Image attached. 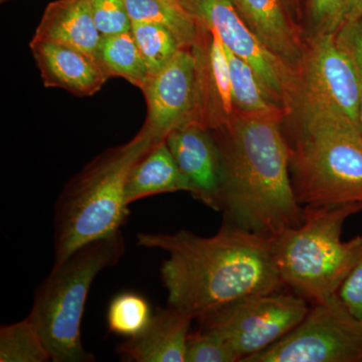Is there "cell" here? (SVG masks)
<instances>
[{
	"label": "cell",
	"mask_w": 362,
	"mask_h": 362,
	"mask_svg": "<svg viewBox=\"0 0 362 362\" xmlns=\"http://www.w3.org/2000/svg\"><path fill=\"white\" fill-rule=\"evenodd\" d=\"M138 246L168 252L160 269L168 305L194 319L257 295L282 291L273 238L223 226L211 237L189 230L137 235Z\"/></svg>",
	"instance_id": "1"
},
{
	"label": "cell",
	"mask_w": 362,
	"mask_h": 362,
	"mask_svg": "<svg viewBox=\"0 0 362 362\" xmlns=\"http://www.w3.org/2000/svg\"><path fill=\"white\" fill-rule=\"evenodd\" d=\"M338 44L344 47L356 64L359 82V131L362 134V14L356 20L345 21L337 33Z\"/></svg>",
	"instance_id": "28"
},
{
	"label": "cell",
	"mask_w": 362,
	"mask_h": 362,
	"mask_svg": "<svg viewBox=\"0 0 362 362\" xmlns=\"http://www.w3.org/2000/svg\"><path fill=\"white\" fill-rule=\"evenodd\" d=\"M226 49L230 69L233 107L252 115L285 117L289 113L284 100L264 83L244 59Z\"/></svg>",
	"instance_id": "19"
},
{
	"label": "cell",
	"mask_w": 362,
	"mask_h": 362,
	"mask_svg": "<svg viewBox=\"0 0 362 362\" xmlns=\"http://www.w3.org/2000/svg\"><path fill=\"white\" fill-rule=\"evenodd\" d=\"M51 354L37 326L26 317L0 329V361L47 362Z\"/></svg>",
	"instance_id": "22"
},
{
	"label": "cell",
	"mask_w": 362,
	"mask_h": 362,
	"mask_svg": "<svg viewBox=\"0 0 362 362\" xmlns=\"http://www.w3.org/2000/svg\"><path fill=\"white\" fill-rule=\"evenodd\" d=\"M187 9L220 37L226 49L246 61L289 109L296 90L294 70L252 33L232 0H187Z\"/></svg>",
	"instance_id": "10"
},
{
	"label": "cell",
	"mask_w": 362,
	"mask_h": 362,
	"mask_svg": "<svg viewBox=\"0 0 362 362\" xmlns=\"http://www.w3.org/2000/svg\"><path fill=\"white\" fill-rule=\"evenodd\" d=\"M252 33L295 71L305 47L303 28L284 0H232Z\"/></svg>",
	"instance_id": "15"
},
{
	"label": "cell",
	"mask_w": 362,
	"mask_h": 362,
	"mask_svg": "<svg viewBox=\"0 0 362 362\" xmlns=\"http://www.w3.org/2000/svg\"><path fill=\"white\" fill-rule=\"evenodd\" d=\"M2 2L7 1V0H1Z\"/></svg>",
	"instance_id": "33"
},
{
	"label": "cell",
	"mask_w": 362,
	"mask_h": 362,
	"mask_svg": "<svg viewBox=\"0 0 362 362\" xmlns=\"http://www.w3.org/2000/svg\"><path fill=\"white\" fill-rule=\"evenodd\" d=\"M362 14V0H349L346 21L356 20Z\"/></svg>",
	"instance_id": "30"
},
{
	"label": "cell",
	"mask_w": 362,
	"mask_h": 362,
	"mask_svg": "<svg viewBox=\"0 0 362 362\" xmlns=\"http://www.w3.org/2000/svg\"><path fill=\"white\" fill-rule=\"evenodd\" d=\"M188 190L187 177L181 173L164 140L154 145L131 170L125 199L130 206L132 202L152 195Z\"/></svg>",
	"instance_id": "18"
},
{
	"label": "cell",
	"mask_w": 362,
	"mask_h": 362,
	"mask_svg": "<svg viewBox=\"0 0 362 362\" xmlns=\"http://www.w3.org/2000/svg\"><path fill=\"white\" fill-rule=\"evenodd\" d=\"M285 4L289 7L294 18H296L298 23L301 25V16H302V4L303 0H284Z\"/></svg>",
	"instance_id": "31"
},
{
	"label": "cell",
	"mask_w": 362,
	"mask_h": 362,
	"mask_svg": "<svg viewBox=\"0 0 362 362\" xmlns=\"http://www.w3.org/2000/svg\"><path fill=\"white\" fill-rule=\"evenodd\" d=\"M132 23L163 26L175 35L182 47L197 44L202 25L189 11L168 0H124Z\"/></svg>",
	"instance_id": "21"
},
{
	"label": "cell",
	"mask_w": 362,
	"mask_h": 362,
	"mask_svg": "<svg viewBox=\"0 0 362 362\" xmlns=\"http://www.w3.org/2000/svg\"><path fill=\"white\" fill-rule=\"evenodd\" d=\"M301 206L362 204V134L337 110L294 104L282 124Z\"/></svg>",
	"instance_id": "3"
},
{
	"label": "cell",
	"mask_w": 362,
	"mask_h": 362,
	"mask_svg": "<svg viewBox=\"0 0 362 362\" xmlns=\"http://www.w3.org/2000/svg\"><path fill=\"white\" fill-rule=\"evenodd\" d=\"M151 318V309L147 300L133 292L117 295L109 305L107 313L110 332L127 338L142 332Z\"/></svg>",
	"instance_id": "24"
},
{
	"label": "cell",
	"mask_w": 362,
	"mask_h": 362,
	"mask_svg": "<svg viewBox=\"0 0 362 362\" xmlns=\"http://www.w3.org/2000/svg\"><path fill=\"white\" fill-rule=\"evenodd\" d=\"M308 304L294 293H268L245 298L197 320L228 343L238 361L246 362L289 334L308 313Z\"/></svg>",
	"instance_id": "7"
},
{
	"label": "cell",
	"mask_w": 362,
	"mask_h": 362,
	"mask_svg": "<svg viewBox=\"0 0 362 362\" xmlns=\"http://www.w3.org/2000/svg\"><path fill=\"white\" fill-rule=\"evenodd\" d=\"M235 361H238L235 352L214 331L201 327L188 334L185 362Z\"/></svg>",
	"instance_id": "26"
},
{
	"label": "cell",
	"mask_w": 362,
	"mask_h": 362,
	"mask_svg": "<svg viewBox=\"0 0 362 362\" xmlns=\"http://www.w3.org/2000/svg\"><path fill=\"white\" fill-rule=\"evenodd\" d=\"M30 47L45 87L88 97L99 92L108 80L96 61L68 45L32 40Z\"/></svg>",
	"instance_id": "14"
},
{
	"label": "cell",
	"mask_w": 362,
	"mask_h": 362,
	"mask_svg": "<svg viewBox=\"0 0 362 362\" xmlns=\"http://www.w3.org/2000/svg\"><path fill=\"white\" fill-rule=\"evenodd\" d=\"M131 33L148 66L150 77L168 65L182 47L175 35L161 25L132 23Z\"/></svg>",
	"instance_id": "23"
},
{
	"label": "cell",
	"mask_w": 362,
	"mask_h": 362,
	"mask_svg": "<svg viewBox=\"0 0 362 362\" xmlns=\"http://www.w3.org/2000/svg\"><path fill=\"white\" fill-rule=\"evenodd\" d=\"M89 4L102 37L130 32L132 21L124 0H89Z\"/></svg>",
	"instance_id": "27"
},
{
	"label": "cell",
	"mask_w": 362,
	"mask_h": 362,
	"mask_svg": "<svg viewBox=\"0 0 362 362\" xmlns=\"http://www.w3.org/2000/svg\"><path fill=\"white\" fill-rule=\"evenodd\" d=\"M147 119L142 129L157 142L188 122H197L199 109L197 61L192 47H181L170 62L149 78L142 90Z\"/></svg>",
	"instance_id": "11"
},
{
	"label": "cell",
	"mask_w": 362,
	"mask_h": 362,
	"mask_svg": "<svg viewBox=\"0 0 362 362\" xmlns=\"http://www.w3.org/2000/svg\"><path fill=\"white\" fill-rule=\"evenodd\" d=\"M157 143L141 129L131 141L93 159L66 183L54 207V264L120 230L129 216L125 194L131 170Z\"/></svg>",
	"instance_id": "4"
},
{
	"label": "cell",
	"mask_w": 362,
	"mask_h": 362,
	"mask_svg": "<svg viewBox=\"0 0 362 362\" xmlns=\"http://www.w3.org/2000/svg\"><path fill=\"white\" fill-rule=\"evenodd\" d=\"M169 2H173V4H177V6H180L181 7H183V8L187 9V0H168Z\"/></svg>",
	"instance_id": "32"
},
{
	"label": "cell",
	"mask_w": 362,
	"mask_h": 362,
	"mask_svg": "<svg viewBox=\"0 0 362 362\" xmlns=\"http://www.w3.org/2000/svg\"><path fill=\"white\" fill-rule=\"evenodd\" d=\"M181 173L187 177L194 199L221 211V160L213 130L188 122L169 133L165 139Z\"/></svg>",
	"instance_id": "12"
},
{
	"label": "cell",
	"mask_w": 362,
	"mask_h": 362,
	"mask_svg": "<svg viewBox=\"0 0 362 362\" xmlns=\"http://www.w3.org/2000/svg\"><path fill=\"white\" fill-rule=\"evenodd\" d=\"M96 62L108 78H125L141 90L148 82V66L131 30L102 37L98 47Z\"/></svg>",
	"instance_id": "20"
},
{
	"label": "cell",
	"mask_w": 362,
	"mask_h": 362,
	"mask_svg": "<svg viewBox=\"0 0 362 362\" xmlns=\"http://www.w3.org/2000/svg\"><path fill=\"white\" fill-rule=\"evenodd\" d=\"M349 0H303L301 26L305 35L337 33L346 21Z\"/></svg>",
	"instance_id": "25"
},
{
	"label": "cell",
	"mask_w": 362,
	"mask_h": 362,
	"mask_svg": "<svg viewBox=\"0 0 362 362\" xmlns=\"http://www.w3.org/2000/svg\"><path fill=\"white\" fill-rule=\"evenodd\" d=\"M192 316L168 305L158 308L142 332L117 349L124 361L185 362Z\"/></svg>",
	"instance_id": "16"
},
{
	"label": "cell",
	"mask_w": 362,
	"mask_h": 362,
	"mask_svg": "<svg viewBox=\"0 0 362 362\" xmlns=\"http://www.w3.org/2000/svg\"><path fill=\"white\" fill-rule=\"evenodd\" d=\"M295 76L296 90L290 108L308 104L333 109L358 128V75L351 56L338 44L337 33L305 35L304 52Z\"/></svg>",
	"instance_id": "9"
},
{
	"label": "cell",
	"mask_w": 362,
	"mask_h": 362,
	"mask_svg": "<svg viewBox=\"0 0 362 362\" xmlns=\"http://www.w3.org/2000/svg\"><path fill=\"white\" fill-rule=\"evenodd\" d=\"M337 296L352 315L362 321V256L343 281Z\"/></svg>",
	"instance_id": "29"
},
{
	"label": "cell",
	"mask_w": 362,
	"mask_h": 362,
	"mask_svg": "<svg viewBox=\"0 0 362 362\" xmlns=\"http://www.w3.org/2000/svg\"><path fill=\"white\" fill-rule=\"evenodd\" d=\"M246 362H362V321L335 295L312 305L289 334Z\"/></svg>",
	"instance_id": "8"
},
{
	"label": "cell",
	"mask_w": 362,
	"mask_h": 362,
	"mask_svg": "<svg viewBox=\"0 0 362 362\" xmlns=\"http://www.w3.org/2000/svg\"><path fill=\"white\" fill-rule=\"evenodd\" d=\"M284 117L235 111L213 130L221 160L223 223L275 238L303 221L289 170Z\"/></svg>",
	"instance_id": "2"
},
{
	"label": "cell",
	"mask_w": 362,
	"mask_h": 362,
	"mask_svg": "<svg viewBox=\"0 0 362 362\" xmlns=\"http://www.w3.org/2000/svg\"><path fill=\"white\" fill-rule=\"evenodd\" d=\"M33 40L68 45L96 61L102 35L89 0H54L45 7Z\"/></svg>",
	"instance_id": "17"
},
{
	"label": "cell",
	"mask_w": 362,
	"mask_h": 362,
	"mask_svg": "<svg viewBox=\"0 0 362 362\" xmlns=\"http://www.w3.org/2000/svg\"><path fill=\"white\" fill-rule=\"evenodd\" d=\"M362 204L304 206L301 225L273 238V255L285 288L311 305L337 295L362 256V235L342 242V228Z\"/></svg>",
	"instance_id": "5"
},
{
	"label": "cell",
	"mask_w": 362,
	"mask_h": 362,
	"mask_svg": "<svg viewBox=\"0 0 362 362\" xmlns=\"http://www.w3.org/2000/svg\"><path fill=\"white\" fill-rule=\"evenodd\" d=\"M192 51L199 90L197 122L207 129H218L235 113L225 45L214 30L202 25L201 35Z\"/></svg>",
	"instance_id": "13"
},
{
	"label": "cell",
	"mask_w": 362,
	"mask_h": 362,
	"mask_svg": "<svg viewBox=\"0 0 362 362\" xmlns=\"http://www.w3.org/2000/svg\"><path fill=\"white\" fill-rule=\"evenodd\" d=\"M125 252L121 230L89 243L59 264L35 292L28 318L37 326L54 362H90L81 338L86 301L95 278Z\"/></svg>",
	"instance_id": "6"
}]
</instances>
